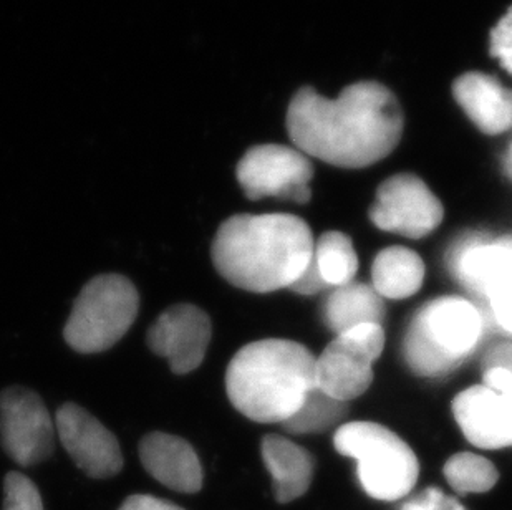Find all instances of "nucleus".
<instances>
[{"mask_svg": "<svg viewBox=\"0 0 512 510\" xmlns=\"http://www.w3.org/2000/svg\"><path fill=\"white\" fill-rule=\"evenodd\" d=\"M287 133L307 156L337 168H367L397 148L403 111L382 83H352L337 98L304 87L287 110Z\"/></svg>", "mask_w": 512, "mask_h": 510, "instance_id": "obj_1", "label": "nucleus"}, {"mask_svg": "<svg viewBox=\"0 0 512 510\" xmlns=\"http://www.w3.org/2000/svg\"><path fill=\"white\" fill-rule=\"evenodd\" d=\"M314 237L290 214H237L219 226L211 257L237 289L269 294L292 287L314 255Z\"/></svg>", "mask_w": 512, "mask_h": 510, "instance_id": "obj_2", "label": "nucleus"}, {"mask_svg": "<svg viewBox=\"0 0 512 510\" xmlns=\"http://www.w3.org/2000/svg\"><path fill=\"white\" fill-rule=\"evenodd\" d=\"M315 360L309 348L290 340L249 343L226 371L229 401L256 423H284L317 388Z\"/></svg>", "mask_w": 512, "mask_h": 510, "instance_id": "obj_3", "label": "nucleus"}, {"mask_svg": "<svg viewBox=\"0 0 512 510\" xmlns=\"http://www.w3.org/2000/svg\"><path fill=\"white\" fill-rule=\"evenodd\" d=\"M483 330V317L469 300H433L411 320L403 343L406 363L416 375H448L478 347Z\"/></svg>", "mask_w": 512, "mask_h": 510, "instance_id": "obj_4", "label": "nucleus"}, {"mask_svg": "<svg viewBox=\"0 0 512 510\" xmlns=\"http://www.w3.org/2000/svg\"><path fill=\"white\" fill-rule=\"evenodd\" d=\"M334 444L342 456L357 461L360 484L373 499L397 501L413 491L420 474L418 459L398 434L382 424H343Z\"/></svg>", "mask_w": 512, "mask_h": 510, "instance_id": "obj_5", "label": "nucleus"}, {"mask_svg": "<svg viewBox=\"0 0 512 510\" xmlns=\"http://www.w3.org/2000/svg\"><path fill=\"white\" fill-rule=\"evenodd\" d=\"M138 312L140 294L131 280L120 274L97 275L75 299L63 337L83 355L107 352L133 327Z\"/></svg>", "mask_w": 512, "mask_h": 510, "instance_id": "obj_6", "label": "nucleus"}, {"mask_svg": "<svg viewBox=\"0 0 512 510\" xmlns=\"http://www.w3.org/2000/svg\"><path fill=\"white\" fill-rule=\"evenodd\" d=\"M450 267L469 292L488 299L496 322L512 333V237H466L451 251Z\"/></svg>", "mask_w": 512, "mask_h": 510, "instance_id": "obj_7", "label": "nucleus"}, {"mask_svg": "<svg viewBox=\"0 0 512 510\" xmlns=\"http://www.w3.org/2000/svg\"><path fill=\"white\" fill-rule=\"evenodd\" d=\"M237 181L252 201L279 198L309 203L314 168L309 156L290 146H254L237 164Z\"/></svg>", "mask_w": 512, "mask_h": 510, "instance_id": "obj_8", "label": "nucleus"}, {"mask_svg": "<svg viewBox=\"0 0 512 510\" xmlns=\"http://www.w3.org/2000/svg\"><path fill=\"white\" fill-rule=\"evenodd\" d=\"M55 419L44 400L25 386H10L0 393V441L19 466L44 462L54 454Z\"/></svg>", "mask_w": 512, "mask_h": 510, "instance_id": "obj_9", "label": "nucleus"}, {"mask_svg": "<svg viewBox=\"0 0 512 510\" xmlns=\"http://www.w3.org/2000/svg\"><path fill=\"white\" fill-rule=\"evenodd\" d=\"M445 217L440 199L415 174H397L378 188L370 219L382 231L421 239L436 231Z\"/></svg>", "mask_w": 512, "mask_h": 510, "instance_id": "obj_10", "label": "nucleus"}, {"mask_svg": "<svg viewBox=\"0 0 512 510\" xmlns=\"http://www.w3.org/2000/svg\"><path fill=\"white\" fill-rule=\"evenodd\" d=\"M54 419L58 439L78 469L92 479H110L120 474V443L92 413L77 403H63Z\"/></svg>", "mask_w": 512, "mask_h": 510, "instance_id": "obj_11", "label": "nucleus"}, {"mask_svg": "<svg viewBox=\"0 0 512 510\" xmlns=\"http://www.w3.org/2000/svg\"><path fill=\"white\" fill-rule=\"evenodd\" d=\"M211 318L203 308L178 304L166 308L146 335L151 352L170 361L174 375L198 370L211 342Z\"/></svg>", "mask_w": 512, "mask_h": 510, "instance_id": "obj_12", "label": "nucleus"}, {"mask_svg": "<svg viewBox=\"0 0 512 510\" xmlns=\"http://www.w3.org/2000/svg\"><path fill=\"white\" fill-rule=\"evenodd\" d=\"M453 414L469 443L481 449L512 446V388L489 390L471 386L453 401Z\"/></svg>", "mask_w": 512, "mask_h": 510, "instance_id": "obj_13", "label": "nucleus"}, {"mask_svg": "<svg viewBox=\"0 0 512 510\" xmlns=\"http://www.w3.org/2000/svg\"><path fill=\"white\" fill-rule=\"evenodd\" d=\"M138 453L146 472L163 486L183 494L201 491L203 466L186 439L155 431L141 439Z\"/></svg>", "mask_w": 512, "mask_h": 510, "instance_id": "obj_14", "label": "nucleus"}, {"mask_svg": "<svg viewBox=\"0 0 512 510\" xmlns=\"http://www.w3.org/2000/svg\"><path fill=\"white\" fill-rule=\"evenodd\" d=\"M453 97L484 135H501L511 130L512 90L493 75L464 73L453 83Z\"/></svg>", "mask_w": 512, "mask_h": 510, "instance_id": "obj_15", "label": "nucleus"}, {"mask_svg": "<svg viewBox=\"0 0 512 510\" xmlns=\"http://www.w3.org/2000/svg\"><path fill=\"white\" fill-rule=\"evenodd\" d=\"M317 388L335 400H355L372 386L373 363L335 337L315 360Z\"/></svg>", "mask_w": 512, "mask_h": 510, "instance_id": "obj_16", "label": "nucleus"}, {"mask_svg": "<svg viewBox=\"0 0 512 510\" xmlns=\"http://www.w3.org/2000/svg\"><path fill=\"white\" fill-rule=\"evenodd\" d=\"M261 451L274 479L277 501L287 504L309 491L314 477V459L309 451L277 434L262 439Z\"/></svg>", "mask_w": 512, "mask_h": 510, "instance_id": "obj_17", "label": "nucleus"}, {"mask_svg": "<svg viewBox=\"0 0 512 510\" xmlns=\"http://www.w3.org/2000/svg\"><path fill=\"white\" fill-rule=\"evenodd\" d=\"M324 320L335 335L367 323L382 325L385 320L383 297L367 284L342 285L325 299Z\"/></svg>", "mask_w": 512, "mask_h": 510, "instance_id": "obj_18", "label": "nucleus"}, {"mask_svg": "<svg viewBox=\"0 0 512 510\" xmlns=\"http://www.w3.org/2000/svg\"><path fill=\"white\" fill-rule=\"evenodd\" d=\"M373 289L385 299L403 300L415 295L425 280V264L406 247H388L377 255L372 269Z\"/></svg>", "mask_w": 512, "mask_h": 510, "instance_id": "obj_19", "label": "nucleus"}, {"mask_svg": "<svg viewBox=\"0 0 512 510\" xmlns=\"http://www.w3.org/2000/svg\"><path fill=\"white\" fill-rule=\"evenodd\" d=\"M312 259L325 284L334 289L350 284L357 275V252L353 249L352 239L343 232H325L314 244Z\"/></svg>", "mask_w": 512, "mask_h": 510, "instance_id": "obj_20", "label": "nucleus"}, {"mask_svg": "<svg viewBox=\"0 0 512 510\" xmlns=\"http://www.w3.org/2000/svg\"><path fill=\"white\" fill-rule=\"evenodd\" d=\"M348 413V403L325 395L324 391L314 388L305 396L304 403L282 423L285 431L292 434H319L335 428Z\"/></svg>", "mask_w": 512, "mask_h": 510, "instance_id": "obj_21", "label": "nucleus"}, {"mask_svg": "<svg viewBox=\"0 0 512 510\" xmlns=\"http://www.w3.org/2000/svg\"><path fill=\"white\" fill-rule=\"evenodd\" d=\"M445 477L459 494H481L496 486L499 474L493 462L483 456L459 453L446 462Z\"/></svg>", "mask_w": 512, "mask_h": 510, "instance_id": "obj_22", "label": "nucleus"}, {"mask_svg": "<svg viewBox=\"0 0 512 510\" xmlns=\"http://www.w3.org/2000/svg\"><path fill=\"white\" fill-rule=\"evenodd\" d=\"M4 510H44L34 482L20 472H9L4 481Z\"/></svg>", "mask_w": 512, "mask_h": 510, "instance_id": "obj_23", "label": "nucleus"}, {"mask_svg": "<svg viewBox=\"0 0 512 510\" xmlns=\"http://www.w3.org/2000/svg\"><path fill=\"white\" fill-rule=\"evenodd\" d=\"M337 338L372 363H375V360L382 355L383 347H385V330H383V325H377V323L360 325L342 335H337Z\"/></svg>", "mask_w": 512, "mask_h": 510, "instance_id": "obj_24", "label": "nucleus"}, {"mask_svg": "<svg viewBox=\"0 0 512 510\" xmlns=\"http://www.w3.org/2000/svg\"><path fill=\"white\" fill-rule=\"evenodd\" d=\"M489 52L512 75V7L491 30Z\"/></svg>", "mask_w": 512, "mask_h": 510, "instance_id": "obj_25", "label": "nucleus"}, {"mask_svg": "<svg viewBox=\"0 0 512 510\" xmlns=\"http://www.w3.org/2000/svg\"><path fill=\"white\" fill-rule=\"evenodd\" d=\"M400 510H466L453 497L446 496L445 492L430 487L418 496L411 497Z\"/></svg>", "mask_w": 512, "mask_h": 510, "instance_id": "obj_26", "label": "nucleus"}, {"mask_svg": "<svg viewBox=\"0 0 512 510\" xmlns=\"http://www.w3.org/2000/svg\"><path fill=\"white\" fill-rule=\"evenodd\" d=\"M327 287L329 285L325 284L324 277L320 275L319 269H317V265L312 259L310 264L307 265V269L302 272L299 279L295 280L290 289L300 295H315L327 289Z\"/></svg>", "mask_w": 512, "mask_h": 510, "instance_id": "obj_27", "label": "nucleus"}, {"mask_svg": "<svg viewBox=\"0 0 512 510\" xmlns=\"http://www.w3.org/2000/svg\"><path fill=\"white\" fill-rule=\"evenodd\" d=\"M118 510H184L173 502L163 501L148 494H135L126 499Z\"/></svg>", "mask_w": 512, "mask_h": 510, "instance_id": "obj_28", "label": "nucleus"}, {"mask_svg": "<svg viewBox=\"0 0 512 510\" xmlns=\"http://www.w3.org/2000/svg\"><path fill=\"white\" fill-rule=\"evenodd\" d=\"M483 385L489 390L501 393V391L511 390L512 371L501 368V366H491L484 368Z\"/></svg>", "mask_w": 512, "mask_h": 510, "instance_id": "obj_29", "label": "nucleus"}, {"mask_svg": "<svg viewBox=\"0 0 512 510\" xmlns=\"http://www.w3.org/2000/svg\"><path fill=\"white\" fill-rule=\"evenodd\" d=\"M491 366H501L512 371V345L503 343L493 348V352L484 358V368H491Z\"/></svg>", "mask_w": 512, "mask_h": 510, "instance_id": "obj_30", "label": "nucleus"}, {"mask_svg": "<svg viewBox=\"0 0 512 510\" xmlns=\"http://www.w3.org/2000/svg\"><path fill=\"white\" fill-rule=\"evenodd\" d=\"M506 173L512 178V143L511 146H509L508 156H506Z\"/></svg>", "mask_w": 512, "mask_h": 510, "instance_id": "obj_31", "label": "nucleus"}]
</instances>
